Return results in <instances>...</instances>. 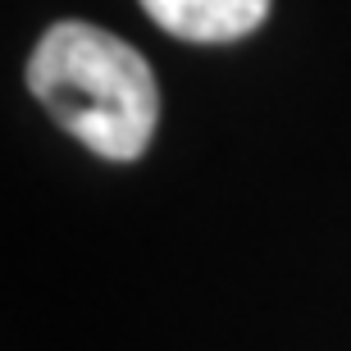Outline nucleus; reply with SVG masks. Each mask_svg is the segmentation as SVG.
I'll return each instance as SVG.
<instances>
[{"label":"nucleus","instance_id":"obj_1","mask_svg":"<svg viewBox=\"0 0 351 351\" xmlns=\"http://www.w3.org/2000/svg\"><path fill=\"white\" fill-rule=\"evenodd\" d=\"M27 87L64 132L105 160H137L160 123V87L128 41L55 23L27 60Z\"/></svg>","mask_w":351,"mask_h":351},{"label":"nucleus","instance_id":"obj_2","mask_svg":"<svg viewBox=\"0 0 351 351\" xmlns=\"http://www.w3.org/2000/svg\"><path fill=\"white\" fill-rule=\"evenodd\" d=\"M142 10L182 41H237L265 23L269 0H142Z\"/></svg>","mask_w":351,"mask_h":351}]
</instances>
